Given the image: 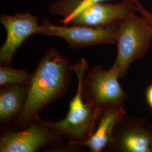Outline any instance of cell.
Here are the masks:
<instances>
[{"instance_id": "11", "label": "cell", "mask_w": 152, "mask_h": 152, "mask_svg": "<svg viewBox=\"0 0 152 152\" xmlns=\"http://www.w3.org/2000/svg\"><path fill=\"white\" fill-rule=\"evenodd\" d=\"M28 85H10L1 87L0 122L2 125L15 124L22 113L27 96Z\"/></svg>"}, {"instance_id": "15", "label": "cell", "mask_w": 152, "mask_h": 152, "mask_svg": "<svg viewBox=\"0 0 152 152\" xmlns=\"http://www.w3.org/2000/svg\"><path fill=\"white\" fill-rule=\"evenodd\" d=\"M145 99L148 106L152 110V83L147 87L145 92Z\"/></svg>"}, {"instance_id": "12", "label": "cell", "mask_w": 152, "mask_h": 152, "mask_svg": "<svg viewBox=\"0 0 152 152\" xmlns=\"http://www.w3.org/2000/svg\"><path fill=\"white\" fill-rule=\"evenodd\" d=\"M105 0H58L55 1L49 8L51 14H59L64 18L79 11L87 6L102 2ZM137 3L139 0H132Z\"/></svg>"}, {"instance_id": "4", "label": "cell", "mask_w": 152, "mask_h": 152, "mask_svg": "<svg viewBox=\"0 0 152 152\" xmlns=\"http://www.w3.org/2000/svg\"><path fill=\"white\" fill-rule=\"evenodd\" d=\"M118 74L111 68L96 65L86 75L82 85L85 101L101 113L107 109L125 106L127 92L120 85Z\"/></svg>"}, {"instance_id": "7", "label": "cell", "mask_w": 152, "mask_h": 152, "mask_svg": "<svg viewBox=\"0 0 152 152\" xmlns=\"http://www.w3.org/2000/svg\"><path fill=\"white\" fill-rule=\"evenodd\" d=\"M152 152V124L147 118L125 114L115 126L105 150Z\"/></svg>"}, {"instance_id": "1", "label": "cell", "mask_w": 152, "mask_h": 152, "mask_svg": "<svg viewBox=\"0 0 152 152\" xmlns=\"http://www.w3.org/2000/svg\"><path fill=\"white\" fill-rule=\"evenodd\" d=\"M72 65L55 48L44 55L28 85L24 107L13 128H20L67 91L72 80Z\"/></svg>"}, {"instance_id": "6", "label": "cell", "mask_w": 152, "mask_h": 152, "mask_svg": "<svg viewBox=\"0 0 152 152\" xmlns=\"http://www.w3.org/2000/svg\"><path fill=\"white\" fill-rule=\"evenodd\" d=\"M118 26H58L44 19L39 25L37 34L63 38L68 44L69 49H80L99 45H115Z\"/></svg>"}, {"instance_id": "14", "label": "cell", "mask_w": 152, "mask_h": 152, "mask_svg": "<svg viewBox=\"0 0 152 152\" xmlns=\"http://www.w3.org/2000/svg\"><path fill=\"white\" fill-rule=\"evenodd\" d=\"M137 12L143 16L152 27V12L148 10L140 2H137Z\"/></svg>"}, {"instance_id": "9", "label": "cell", "mask_w": 152, "mask_h": 152, "mask_svg": "<svg viewBox=\"0 0 152 152\" xmlns=\"http://www.w3.org/2000/svg\"><path fill=\"white\" fill-rule=\"evenodd\" d=\"M0 22L5 28L6 39L0 49L1 65L12 66L14 54L30 36L37 34L39 25L38 18L27 11L13 16L3 14Z\"/></svg>"}, {"instance_id": "3", "label": "cell", "mask_w": 152, "mask_h": 152, "mask_svg": "<svg viewBox=\"0 0 152 152\" xmlns=\"http://www.w3.org/2000/svg\"><path fill=\"white\" fill-rule=\"evenodd\" d=\"M130 14L118 26L117 55L111 67L120 78L128 73L131 64L143 59L152 46V27L141 15Z\"/></svg>"}, {"instance_id": "5", "label": "cell", "mask_w": 152, "mask_h": 152, "mask_svg": "<svg viewBox=\"0 0 152 152\" xmlns=\"http://www.w3.org/2000/svg\"><path fill=\"white\" fill-rule=\"evenodd\" d=\"M63 136L53 130L47 121L38 117L22 127L3 132L0 139V152H37L57 143Z\"/></svg>"}, {"instance_id": "8", "label": "cell", "mask_w": 152, "mask_h": 152, "mask_svg": "<svg viewBox=\"0 0 152 152\" xmlns=\"http://www.w3.org/2000/svg\"><path fill=\"white\" fill-rule=\"evenodd\" d=\"M137 4L132 0H122L115 4L99 2L87 6L64 18L61 23L88 27L117 26L130 14L137 12Z\"/></svg>"}, {"instance_id": "13", "label": "cell", "mask_w": 152, "mask_h": 152, "mask_svg": "<svg viewBox=\"0 0 152 152\" xmlns=\"http://www.w3.org/2000/svg\"><path fill=\"white\" fill-rule=\"evenodd\" d=\"M24 69H16L12 66L1 65L0 86L1 87L10 85H28L32 77Z\"/></svg>"}, {"instance_id": "2", "label": "cell", "mask_w": 152, "mask_h": 152, "mask_svg": "<svg viewBox=\"0 0 152 152\" xmlns=\"http://www.w3.org/2000/svg\"><path fill=\"white\" fill-rule=\"evenodd\" d=\"M88 69V63L84 58L72 65V70L77 76L78 82L76 95L71 100L68 112L63 120L48 121L53 130L68 138L70 142L85 141L91 136L102 114L87 103L83 97L82 85Z\"/></svg>"}, {"instance_id": "10", "label": "cell", "mask_w": 152, "mask_h": 152, "mask_svg": "<svg viewBox=\"0 0 152 152\" xmlns=\"http://www.w3.org/2000/svg\"><path fill=\"white\" fill-rule=\"evenodd\" d=\"M126 114L125 106L107 109L102 113L96 130L91 136L85 141L69 142V144L87 147L91 152H102L110 141L115 126Z\"/></svg>"}]
</instances>
